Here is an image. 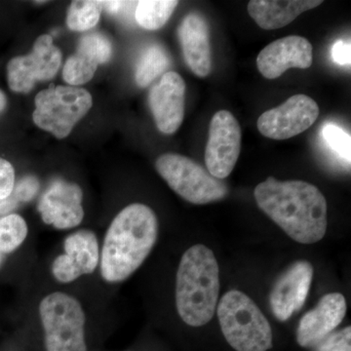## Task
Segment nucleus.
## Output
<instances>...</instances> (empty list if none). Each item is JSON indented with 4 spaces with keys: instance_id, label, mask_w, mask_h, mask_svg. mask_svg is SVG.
I'll return each instance as SVG.
<instances>
[{
    "instance_id": "f257e3e1",
    "label": "nucleus",
    "mask_w": 351,
    "mask_h": 351,
    "mask_svg": "<svg viewBox=\"0 0 351 351\" xmlns=\"http://www.w3.org/2000/svg\"><path fill=\"white\" fill-rule=\"evenodd\" d=\"M258 206L295 241L313 244L327 230V202L313 184L269 177L254 191Z\"/></svg>"
},
{
    "instance_id": "f03ea898",
    "label": "nucleus",
    "mask_w": 351,
    "mask_h": 351,
    "mask_svg": "<svg viewBox=\"0 0 351 351\" xmlns=\"http://www.w3.org/2000/svg\"><path fill=\"white\" fill-rule=\"evenodd\" d=\"M154 210L135 203L124 208L108 228L100 257L101 276L108 283L129 278L144 263L158 237Z\"/></svg>"
},
{
    "instance_id": "7ed1b4c3",
    "label": "nucleus",
    "mask_w": 351,
    "mask_h": 351,
    "mask_svg": "<svg viewBox=\"0 0 351 351\" xmlns=\"http://www.w3.org/2000/svg\"><path fill=\"white\" fill-rule=\"evenodd\" d=\"M219 294V269L213 251L195 245L186 251L176 278V306L184 323L193 327L213 318Z\"/></svg>"
},
{
    "instance_id": "20e7f679",
    "label": "nucleus",
    "mask_w": 351,
    "mask_h": 351,
    "mask_svg": "<svg viewBox=\"0 0 351 351\" xmlns=\"http://www.w3.org/2000/svg\"><path fill=\"white\" fill-rule=\"evenodd\" d=\"M221 332L237 351H267L272 346L269 321L256 302L244 293H226L217 308Z\"/></svg>"
},
{
    "instance_id": "39448f33",
    "label": "nucleus",
    "mask_w": 351,
    "mask_h": 351,
    "mask_svg": "<svg viewBox=\"0 0 351 351\" xmlns=\"http://www.w3.org/2000/svg\"><path fill=\"white\" fill-rule=\"evenodd\" d=\"M46 351H87L86 316L82 304L66 293L46 295L39 304Z\"/></svg>"
},
{
    "instance_id": "423d86ee",
    "label": "nucleus",
    "mask_w": 351,
    "mask_h": 351,
    "mask_svg": "<svg viewBox=\"0 0 351 351\" xmlns=\"http://www.w3.org/2000/svg\"><path fill=\"white\" fill-rule=\"evenodd\" d=\"M156 170L171 189L193 204L203 205L223 199L228 188L189 157L166 154L156 160Z\"/></svg>"
},
{
    "instance_id": "0eeeda50",
    "label": "nucleus",
    "mask_w": 351,
    "mask_h": 351,
    "mask_svg": "<svg viewBox=\"0 0 351 351\" xmlns=\"http://www.w3.org/2000/svg\"><path fill=\"white\" fill-rule=\"evenodd\" d=\"M34 123L58 138H66L92 108L91 95L83 88L54 86L36 95Z\"/></svg>"
},
{
    "instance_id": "6e6552de",
    "label": "nucleus",
    "mask_w": 351,
    "mask_h": 351,
    "mask_svg": "<svg viewBox=\"0 0 351 351\" xmlns=\"http://www.w3.org/2000/svg\"><path fill=\"white\" fill-rule=\"evenodd\" d=\"M62 52L48 34L39 36L27 56L16 57L7 66L8 85L14 92L27 93L36 82L50 80L57 75Z\"/></svg>"
},
{
    "instance_id": "1a4fd4ad",
    "label": "nucleus",
    "mask_w": 351,
    "mask_h": 351,
    "mask_svg": "<svg viewBox=\"0 0 351 351\" xmlns=\"http://www.w3.org/2000/svg\"><path fill=\"white\" fill-rule=\"evenodd\" d=\"M240 149L241 128L234 115L228 110L215 113L205 151L208 172L217 179H226L237 165Z\"/></svg>"
},
{
    "instance_id": "9d476101",
    "label": "nucleus",
    "mask_w": 351,
    "mask_h": 351,
    "mask_svg": "<svg viewBox=\"0 0 351 351\" xmlns=\"http://www.w3.org/2000/svg\"><path fill=\"white\" fill-rule=\"evenodd\" d=\"M319 115L317 103L306 95H295L279 107L262 113L258 129L265 137L287 140L313 125Z\"/></svg>"
},
{
    "instance_id": "9b49d317",
    "label": "nucleus",
    "mask_w": 351,
    "mask_h": 351,
    "mask_svg": "<svg viewBox=\"0 0 351 351\" xmlns=\"http://www.w3.org/2000/svg\"><path fill=\"white\" fill-rule=\"evenodd\" d=\"M64 250L52 265L53 276L59 282L71 283L85 274H93L100 263V247L92 230L71 233L64 240Z\"/></svg>"
},
{
    "instance_id": "f8f14e48",
    "label": "nucleus",
    "mask_w": 351,
    "mask_h": 351,
    "mask_svg": "<svg viewBox=\"0 0 351 351\" xmlns=\"http://www.w3.org/2000/svg\"><path fill=\"white\" fill-rule=\"evenodd\" d=\"M82 191L73 182L56 180L41 197L38 211L44 223L57 230L75 228L84 218Z\"/></svg>"
},
{
    "instance_id": "ddd939ff",
    "label": "nucleus",
    "mask_w": 351,
    "mask_h": 351,
    "mask_svg": "<svg viewBox=\"0 0 351 351\" xmlns=\"http://www.w3.org/2000/svg\"><path fill=\"white\" fill-rule=\"evenodd\" d=\"M186 83L179 73L169 71L163 75L149 91V107L157 128L164 134H174L184 117Z\"/></svg>"
},
{
    "instance_id": "4468645a",
    "label": "nucleus",
    "mask_w": 351,
    "mask_h": 351,
    "mask_svg": "<svg viewBox=\"0 0 351 351\" xmlns=\"http://www.w3.org/2000/svg\"><path fill=\"white\" fill-rule=\"evenodd\" d=\"M313 61L311 43L302 36H289L263 48L258 54L257 66L263 77L276 80L289 69H308Z\"/></svg>"
},
{
    "instance_id": "2eb2a0df",
    "label": "nucleus",
    "mask_w": 351,
    "mask_h": 351,
    "mask_svg": "<svg viewBox=\"0 0 351 351\" xmlns=\"http://www.w3.org/2000/svg\"><path fill=\"white\" fill-rule=\"evenodd\" d=\"M313 274L311 263L299 261L279 277L269 297L270 307L277 319L288 320L304 306Z\"/></svg>"
},
{
    "instance_id": "dca6fc26",
    "label": "nucleus",
    "mask_w": 351,
    "mask_h": 351,
    "mask_svg": "<svg viewBox=\"0 0 351 351\" xmlns=\"http://www.w3.org/2000/svg\"><path fill=\"white\" fill-rule=\"evenodd\" d=\"M346 313V298L331 293L321 298L313 311L302 316L297 331V341L304 348L321 343L341 324Z\"/></svg>"
},
{
    "instance_id": "f3484780",
    "label": "nucleus",
    "mask_w": 351,
    "mask_h": 351,
    "mask_svg": "<svg viewBox=\"0 0 351 351\" xmlns=\"http://www.w3.org/2000/svg\"><path fill=\"white\" fill-rule=\"evenodd\" d=\"M184 61L198 77H206L213 69L209 25L199 13L191 12L182 19L179 27Z\"/></svg>"
},
{
    "instance_id": "a211bd4d",
    "label": "nucleus",
    "mask_w": 351,
    "mask_h": 351,
    "mask_svg": "<svg viewBox=\"0 0 351 351\" xmlns=\"http://www.w3.org/2000/svg\"><path fill=\"white\" fill-rule=\"evenodd\" d=\"M112 55V43L105 36L88 34L80 39L75 54L64 64V80L73 86L89 82L99 64L107 63Z\"/></svg>"
},
{
    "instance_id": "6ab92c4d",
    "label": "nucleus",
    "mask_w": 351,
    "mask_h": 351,
    "mask_svg": "<svg viewBox=\"0 0 351 351\" xmlns=\"http://www.w3.org/2000/svg\"><path fill=\"white\" fill-rule=\"evenodd\" d=\"M322 3L321 0H252L247 9L258 27L270 31L286 27L301 14Z\"/></svg>"
},
{
    "instance_id": "aec40b11",
    "label": "nucleus",
    "mask_w": 351,
    "mask_h": 351,
    "mask_svg": "<svg viewBox=\"0 0 351 351\" xmlns=\"http://www.w3.org/2000/svg\"><path fill=\"white\" fill-rule=\"evenodd\" d=\"M179 2L174 0H143L137 2L135 19L141 27L149 31L161 29L168 20Z\"/></svg>"
},
{
    "instance_id": "412c9836",
    "label": "nucleus",
    "mask_w": 351,
    "mask_h": 351,
    "mask_svg": "<svg viewBox=\"0 0 351 351\" xmlns=\"http://www.w3.org/2000/svg\"><path fill=\"white\" fill-rule=\"evenodd\" d=\"M169 55L160 45L149 46L140 58L136 69V83L140 87H147L154 82L156 77L169 68Z\"/></svg>"
},
{
    "instance_id": "4be33fe9",
    "label": "nucleus",
    "mask_w": 351,
    "mask_h": 351,
    "mask_svg": "<svg viewBox=\"0 0 351 351\" xmlns=\"http://www.w3.org/2000/svg\"><path fill=\"white\" fill-rule=\"evenodd\" d=\"M27 225L17 214H9L0 218V252L4 256L13 253L24 243L27 237Z\"/></svg>"
},
{
    "instance_id": "5701e85b",
    "label": "nucleus",
    "mask_w": 351,
    "mask_h": 351,
    "mask_svg": "<svg viewBox=\"0 0 351 351\" xmlns=\"http://www.w3.org/2000/svg\"><path fill=\"white\" fill-rule=\"evenodd\" d=\"M101 10V1H73L68 11L66 24L71 31H87L98 24Z\"/></svg>"
},
{
    "instance_id": "b1692460",
    "label": "nucleus",
    "mask_w": 351,
    "mask_h": 351,
    "mask_svg": "<svg viewBox=\"0 0 351 351\" xmlns=\"http://www.w3.org/2000/svg\"><path fill=\"white\" fill-rule=\"evenodd\" d=\"M323 138L329 149L339 158L350 165L351 157L350 135L335 123H327L323 127Z\"/></svg>"
},
{
    "instance_id": "393cba45",
    "label": "nucleus",
    "mask_w": 351,
    "mask_h": 351,
    "mask_svg": "<svg viewBox=\"0 0 351 351\" xmlns=\"http://www.w3.org/2000/svg\"><path fill=\"white\" fill-rule=\"evenodd\" d=\"M317 351H351V328L330 335L323 339Z\"/></svg>"
},
{
    "instance_id": "a878e982",
    "label": "nucleus",
    "mask_w": 351,
    "mask_h": 351,
    "mask_svg": "<svg viewBox=\"0 0 351 351\" xmlns=\"http://www.w3.org/2000/svg\"><path fill=\"white\" fill-rule=\"evenodd\" d=\"M39 189V182L34 176L22 178L19 182H15L12 195L20 203L29 202L36 195Z\"/></svg>"
},
{
    "instance_id": "bb28decb",
    "label": "nucleus",
    "mask_w": 351,
    "mask_h": 351,
    "mask_svg": "<svg viewBox=\"0 0 351 351\" xmlns=\"http://www.w3.org/2000/svg\"><path fill=\"white\" fill-rule=\"evenodd\" d=\"M15 186V171L12 164L0 158V199L8 197Z\"/></svg>"
},
{
    "instance_id": "cd10ccee",
    "label": "nucleus",
    "mask_w": 351,
    "mask_h": 351,
    "mask_svg": "<svg viewBox=\"0 0 351 351\" xmlns=\"http://www.w3.org/2000/svg\"><path fill=\"white\" fill-rule=\"evenodd\" d=\"M332 61L341 66H350L351 44L350 40H338L332 46Z\"/></svg>"
},
{
    "instance_id": "c85d7f7f",
    "label": "nucleus",
    "mask_w": 351,
    "mask_h": 351,
    "mask_svg": "<svg viewBox=\"0 0 351 351\" xmlns=\"http://www.w3.org/2000/svg\"><path fill=\"white\" fill-rule=\"evenodd\" d=\"M20 204L19 201L12 193L8 197L0 199V216H6V215L10 214V212L15 210Z\"/></svg>"
},
{
    "instance_id": "c756f323",
    "label": "nucleus",
    "mask_w": 351,
    "mask_h": 351,
    "mask_svg": "<svg viewBox=\"0 0 351 351\" xmlns=\"http://www.w3.org/2000/svg\"><path fill=\"white\" fill-rule=\"evenodd\" d=\"M128 2L125 1H101L103 9H106L108 13L119 14Z\"/></svg>"
},
{
    "instance_id": "7c9ffc66",
    "label": "nucleus",
    "mask_w": 351,
    "mask_h": 351,
    "mask_svg": "<svg viewBox=\"0 0 351 351\" xmlns=\"http://www.w3.org/2000/svg\"><path fill=\"white\" fill-rule=\"evenodd\" d=\"M6 106V97L3 92L0 91V112L4 110Z\"/></svg>"
},
{
    "instance_id": "2f4dec72",
    "label": "nucleus",
    "mask_w": 351,
    "mask_h": 351,
    "mask_svg": "<svg viewBox=\"0 0 351 351\" xmlns=\"http://www.w3.org/2000/svg\"><path fill=\"white\" fill-rule=\"evenodd\" d=\"M4 258H5V256L0 252V267H1L2 263H3Z\"/></svg>"
}]
</instances>
